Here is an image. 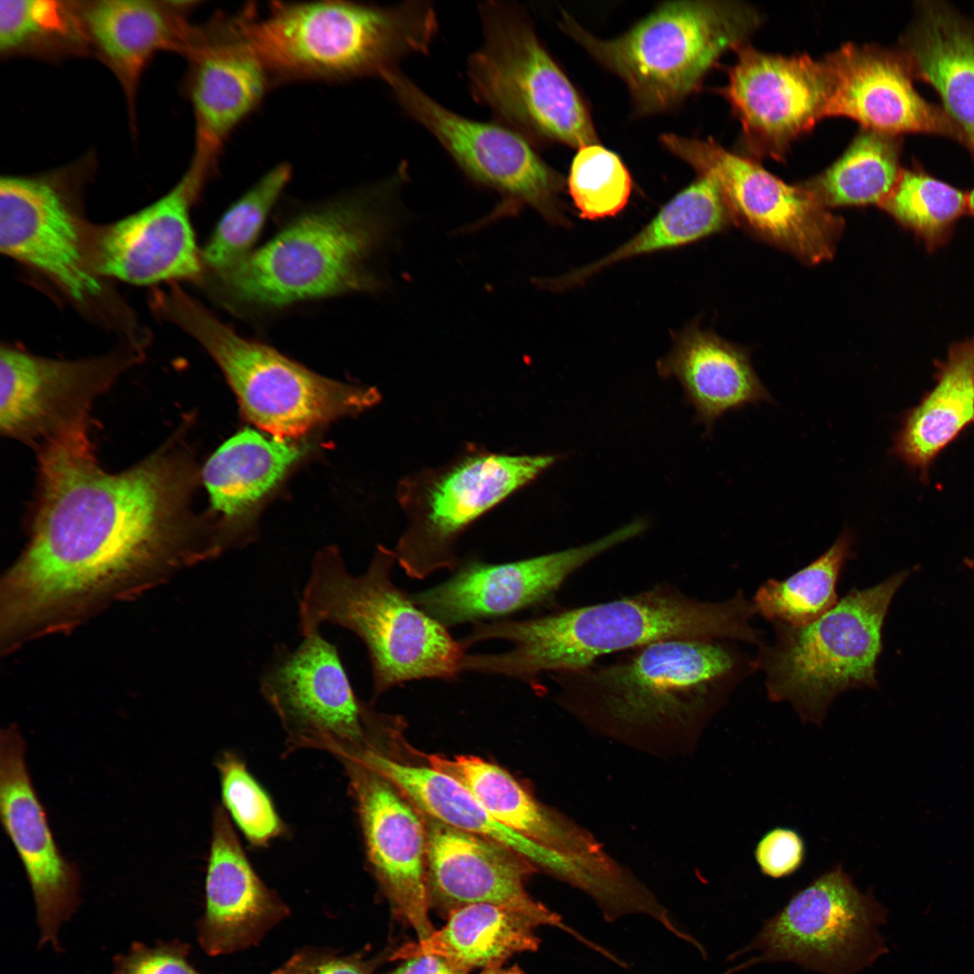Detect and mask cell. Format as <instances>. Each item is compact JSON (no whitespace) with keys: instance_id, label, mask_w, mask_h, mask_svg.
Instances as JSON below:
<instances>
[{"instance_id":"cell-1","label":"cell","mask_w":974,"mask_h":974,"mask_svg":"<svg viewBox=\"0 0 974 974\" xmlns=\"http://www.w3.org/2000/svg\"><path fill=\"white\" fill-rule=\"evenodd\" d=\"M38 457L29 540L1 582L3 652L223 552L217 528L190 511L198 472L173 438L115 473L96 459L87 427Z\"/></svg>"},{"instance_id":"cell-2","label":"cell","mask_w":974,"mask_h":974,"mask_svg":"<svg viewBox=\"0 0 974 974\" xmlns=\"http://www.w3.org/2000/svg\"><path fill=\"white\" fill-rule=\"evenodd\" d=\"M752 602L738 592L724 601L692 597L662 583L636 594L565 608L524 620L473 623L461 640L467 647L490 639L510 642L506 651L467 654L464 671L534 682L541 674L584 667L599 657L672 639L740 640L758 645L750 625Z\"/></svg>"},{"instance_id":"cell-3","label":"cell","mask_w":974,"mask_h":974,"mask_svg":"<svg viewBox=\"0 0 974 974\" xmlns=\"http://www.w3.org/2000/svg\"><path fill=\"white\" fill-rule=\"evenodd\" d=\"M274 84L378 77L426 55L438 32L427 1L377 5L348 1L252 4L224 16Z\"/></svg>"},{"instance_id":"cell-4","label":"cell","mask_w":974,"mask_h":974,"mask_svg":"<svg viewBox=\"0 0 974 974\" xmlns=\"http://www.w3.org/2000/svg\"><path fill=\"white\" fill-rule=\"evenodd\" d=\"M730 640L672 639L608 664L549 674L559 702L581 718L627 731L700 727L743 677L746 663Z\"/></svg>"},{"instance_id":"cell-5","label":"cell","mask_w":974,"mask_h":974,"mask_svg":"<svg viewBox=\"0 0 974 974\" xmlns=\"http://www.w3.org/2000/svg\"><path fill=\"white\" fill-rule=\"evenodd\" d=\"M408 179L403 161L371 188L300 216L268 244L214 273L218 286L233 300L265 308L378 289L381 280L366 263L391 234L392 208Z\"/></svg>"},{"instance_id":"cell-6","label":"cell","mask_w":974,"mask_h":974,"mask_svg":"<svg viewBox=\"0 0 974 974\" xmlns=\"http://www.w3.org/2000/svg\"><path fill=\"white\" fill-rule=\"evenodd\" d=\"M396 561L393 550L379 546L367 570L356 575L337 547H326L312 560L299 604L302 637L330 623L363 642L373 698L409 681L455 680L467 649L393 583Z\"/></svg>"},{"instance_id":"cell-7","label":"cell","mask_w":974,"mask_h":974,"mask_svg":"<svg viewBox=\"0 0 974 974\" xmlns=\"http://www.w3.org/2000/svg\"><path fill=\"white\" fill-rule=\"evenodd\" d=\"M914 569L850 590L807 625L773 623V641H761L752 660L765 675L768 699L788 703L802 721L821 726L840 694L876 688L884 621L895 594Z\"/></svg>"},{"instance_id":"cell-8","label":"cell","mask_w":974,"mask_h":974,"mask_svg":"<svg viewBox=\"0 0 974 974\" xmlns=\"http://www.w3.org/2000/svg\"><path fill=\"white\" fill-rule=\"evenodd\" d=\"M153 309L196 339L216 361L252 423L271 436L298 437L377 403L374 388L319 375L275 349L242 337L177 286L159 292Z\"/></svg>"},{"instance_id":"cell-9","label":"cell","mask_w":974,"mask_h":974,"mask_svg":"<svg viewBox=\"0 0 974 974\" xmlns=\"http://www.w3.org/2000/svg\"><path fill=\"white\" fill-rule=\"evenodd\" d=\"M751 7L729 1L668 2L613 39H601L564 14L563 29L627 85L641 114L664 111L693 92L729 49L758 26Z\"/></svg>"},{"instance_id":"cell-10","label":"cell","mask_w":974,"mask_h":974,"mask_svg":"<svg viewBox=\"0 0 974 974\" xmlns=\"http://www.w3.org/2000/svg\"><path fill=\"white\" fill-rule=\"evenodd\" d=\"M477 10L482 43L466 65L473 100L532 144L598 143L587 107L541 43L525 9L514 2L485 1Z\"/></svg>"},{"instance_id":"cell-11","label":"cell","mask_w":974,"mask_h":974,"mask_svg":"<svg viewBox=\"0 0 974 974\" xmlns=\"http://www.w3.org/2000/svg\"><path fill=\"white\" fill-rule=\"evenodd\" d=\"M556 460L550 455H513L468 446L446 465L403 478L398 501L408 526L393 549L397 562L414 579L454 571L462 533Z\"/></svg>"},{"instance_id":"cell-12","label":"cell","mask_w":974,"mask_h":974,"mask_svg":"<svg viewBox=\"0 0 974 974\" xmlns=\"http://www.w3.org/2000/svg\"><path fill=\"white\" fill-rule=\"evenodd\" d=\"M884 908L838 864L795 893L734 957L750 958L733 974L767 962H792L822 974H856L885 951Z\"/></svg>"},{"instance_id":"cell-13","label":"cell","mask_w":974,"mask_h":974,"mask_svg":"<svg viewBox=\"0 0 974 974\" xmlns=\"http://www.w3.org/2000/svg\"><path fill=\"white\" fill-rule=\"evenodd\" d=\"M260 692L286 735V752L317 749L341 762L379 750L387 720L355 694L336 647L317 631L294 649L280 647Z\"/></svg>"},{"instance_id":"cell-14","label":"cell","mask_w":974,"mask_h":974,"mask_svg":"<svg viewBox=\"0 0 974 974\" xmlns=\"http://www.w3.org/2000/svg\"><path fill=\"white\" fill-rule=\"evenodd\" d=\"M381 79L405 114L433 135L469 180L500 195L492 217L529 207L547 220L560 222L564 179L528 139L495 121H476L451 111L398 68Z\"/></svg>"},{"instance_id":"cell-15","label":"cell","mask_w":974,"mask_h":974,"mask_svg":"<svg viewBox=\"0 0 974 974\" xmlns=\"http://www.w3.org/2000/svg\"><path fill=\"white\" fill-rule=\"evenodd\" d=\"M661 141L698 175L712 177L732 218L759 237L808 263L832 256L842 222L804 185H789L712 139L667 133Z\"/></svg>"},{"instance_id":"cell-16","label":"cell","mask_w":974,"mask_h":974,"mask_svg":"<svg viewBox=\"0 0 974 974\" xmlns=\"http://www.w3.org/2000/svg\"><path fill=\"white\" fill-rule=\"evenodd\" d=\"M135 350L57 360L2 345L0 430L36 446L87 427L95 400L136 361Z\"/></svg>"},{"instance_id":"cell-17","label":"cell","mask_w":974,"mask_h":974,"mask_svg":"<svg viewBox=\"0 0 974 974\" xmlns=\"http://www.w3.org/2000/svg\"><path fill=\"white\" fill-rule=\"evenodd\" d=\"M646 528L644 520H634L587 544L518 561L491 564L468 559L445 582L410 595L446 628L501 620L547 602L579 569Z\"/></svg>"},{"instance_id":"cell-18","label":"cell","mask_w":974,"mask_h":974,"mask_svg":"<svg viewBox=\"0 0 974 974\" xmlns=\"http://www.w3.org/2000/svg\"><path fill=\"white\" fill-rule=\"evenodd\" d=\"M65 182L53 176L0 179V251L88 307L105 288L89 256V230Z\"/></svg>"},{"instance_id":"cell-19","label":"cell","mask_w":974,"mask_h":974,"mask_svg":"<svg viewBox=\"0 0 974 974\" xmlns=\"http://www.w3.org/2000/svg\"><path fill=\"white\" fill-rule=\"evenodd\" d=\"M721 89L757 155L784 157L797 137L825 117L830 80L823 60L782 56L742 43Z\"/></svg>"},{"instance_id":"cell-20","label":"cell","mask_w":974,"mask_h":974,"mask_svg":"<svg viewBox=\"0 0 974 974\" xmlns=\"http://www.w3.org/2000/svg\"><path fill=\"white\" fill-rule=\"evenodd\" d=\"M354 801L368 863L395 914L418 940L434 932L428 915L427 827L416 807L386 778L342 761Z\"/></svg>"},{"instance_id":"cell-21","label":"cell","mask_w":974,"mask_h":974,"mask_svg":"<svg viewBox=\"0 0 974 974\" xmlns=\"http://www.w3.org/2000/svg\"><path fill=\"white\" fill-rule=\"evenodd\" d=\"M207 180L188 169L164 196L114 224L89 231L96 273L134 285L194 280L202 262L190 208Z\"/></svg>"},{"instance_id":"cell-22","label":"cell","mask_w":974,"mask_h":974,"mask_svg":"<svg viewBox=\"0 0 974 974\" xmlns=\"http://www.w3.org/2000/svg\"><path fill=\"white\" fill-rule=\"evenodd\" d=\"M822 60L830 80L825 117H849L891 135L926 133L960 142L942 106L915 89L911 64L899 48L848 43Z\"/></svg>"},{"instance_id":"cell-23","label":"cell","mask_w":974,"mask_h":974,"mask_svg":"<svg viewBox=\"0 0 974 974\" xmlns=\"http://www.w3.org/2000/svg\"><path fill=\"white\" fill-rule=\"evenodd\" d=\"M25 743L15 724L0 734V816L30 883L40 945L59 950L58 933L79 904L78 868L60 852L25 762Z\"/></svg>"},{"instance_id":"cell-24","label":"cell","mask_w":974,"mask_h":974,"mask_svg":"<svg viewBox=\"0 0 974 974\" xmlns=\"http://www.w3.org/2000/svg\"><path fill=\"white\" fill-rule=\"evenodd\" d=\"M184 57L188 62L187 93L195 123L188 168L208 180L227 140L273 83L262 61L219 16L198 27Z\"/></svg>"},{"instance_id":"cell-25","label":"cell","mask_w":974,"mask_h":974,"mask_svg":"<svg viewBox=\"0 0 974 974\" xmlns=\"http://www.w3.org/2000/svg\"><path fill=\"white\" fill-rule=\"evenodd\" d=\"M426 827L427 884L445 907L495 905L537 926L558 927L585 942L527 893L524 880L531 864L526 859L501 844L432 819Z\"/></svg>"},{"instance_id":"cell-26","label":"cell","mask_w":974,"mask_h":974,"mask_svg":"<svg viewBox=\"0 0 974 974\" xmlns=\"http://www.w3.org/2000/svg\"><path fill=\"white\" fill-rule=\"evenodd\" d=\"M205 878V910L197 923L198 941L209 956L228 955L258 945L289 914V906L262 880L217 804Z\"/></svg>"},{"instance_id":"cell-27","label":"cell","mask_w":974,"mask_h":974,"mask_svg":"<svg viewBox=\"0 0 974 974\" xmlns=\"http://www.w3.org/2000/svg\"><path fill=\"white\" fill-rule=\"evenodd\" d=\"M90 51L114 72L131 111L146 67L160 51L183 56L198 26L195 1L101 0L79 2Z\"/></svg>"},{"instance_id":"cell-28","label":"cell","mask_w":974,"mask_h":974,"mask_svg":"<svg viewBox=\"0 0 974 974\" xmlns=\"http://www.w3.org/2000/svg\"><path fill=\"white\" fill-rule=\"evenodd\" d=\"M356 762L386 778L427 818L501 844L569 883L582 874V859L503 825L460 782L441 771L402 764L374 750L366 751Z\"/></svg>"},{"instance_id":"cell-29","label":"cell","mask_w":974,"mask_h":974,"mask_svg":"<svg viewBox=\"0 0 974 974\" xmlns=\"http://www.w3.org/2000/svg\"><path fill=\"white\" fill-rule=\"evenodd\" d=\"M899 49L915 79L931 85L974 155V17L940 1L916 4Z\"/></svg>"},{"instance_id":"cell-30","label":"cell","mask_w":974,"mask_h":974,"mask_svg":"<svg viewBox=\"0 0 974 974\" xmlns=\"http://www.w3.org/2000/svg\"><path fill=\"white\" fill-rule=\"evenodd\" d=\"M304 455V446L245 428L227 439L202 470L225 550L246 543L262 501Z\"/></svg>"},{"instance_id":"cell-31","label":"cell","mask_w":974,"mask_h":974,"mask_svg":"<svg viewBox=\"0 0 974 974\" xmlns=\"http://www.w3.org/2000/svg\"><path fill=\"white\" fill-rule=\"evenodd\" d=\"M658 371L680 382L696 419L709 433L730 411L774 402L745 350L697 326L678 335Z\"/></svg>"},{"instance_id":"cell-32","label":"cell","mask_w":974,"mask_h":974,"mask_svg":"<svg viewBox=\"0 0 974 974\" xmlns=\"http://www.w3.org/2000/svg\"><path fill=\"white\" fill-rule=\"evenodd\" d=\"M935 368L933 388L903 415L889 451L923 482L941 451L974 422V336L951 345Z\"/></svg>"},{"instance_id":"cell-33","label":"cell","mask_w":974,"mask_h":974,"mask_svg":"<svg viewBox=\"0 0 974 974\" xmlns=\"http://www.w3.org/2000/svg\"><path fill=\"white\" fill-rule=\"evenodd\" d=\"M538 927L528 918L491 904H472L449 912L446 923L428 938L406 943L391 959L437 955L467 969L495 968L512 955L535 951Z\"/></svg>"},{"instance_id":"cell-34","label":"cell","mask_w":974,"mask_h":974,"mask_svg":"<svg viewBox=\"0 0 974 974\" xmlns=\"http://www.w3.org/2000/svg\"><path fill=\"white\" fill-rule=\"evenodd\" d=\"M731 219L717 181L709 175H698L637 234L613 252L583 268L555 280L540 281V284L550 289L578 284L619 262L701 240L724 229Z\"/></svg>"},{"instance_id":"cell-35","label":"cell","mask_w":974,"mask_h":974,"mask_svg":"<svg viewBox=\"0 0 974 974\" xmlns=\"http://www.w3.org/2000/svg\"><path fill=\"white\" fill-rule=\"evenodd\" d=\"M427 760L460 782L503 825L544 845L565 849L564 828L501 767L474 756L430 755Z\"/></svg>"},{"instance_id":"cell-36","label":"cell","mask_w":974,"mask_h":974,"mask_svg":"<svg viewBox=\"0 0 974 974\" xmlns=\"http://www.w3.org/2000/svg\"><path fill=\"white\" fill-rule=\"evenodd\" d=\"M901 148L900 136L863 129L833 164L804 186L827 208L880 206L902 170Z\"/></svg>"},{"instance_id":"cell-37","label":"cell","mask_w":974,"mask_h":974,"mask_svg":"<svg viewBox=\"0 0 974 974\" xmlns=\"http://www.w3.org/2000/svg\"><path fill=\"white\" fill-rule=\"evenodd\" d=\"M854 537L843 529L819 557L784 580L769 579L757 590L751 602L756 613L773 623L807 625L838 602V579L852 556Z\"/></svg>"},{"instance_id":"cell-38","label":"cell","mask_w":974,"mask_h":974,"mask_svg":"<svg viewBox=\"0 0 974 974\" xmlns=\"http://www.w3.org/2000/svg\"><path fill=\"white\" fill-rule=\"evenodd\" d=\"M0 51L7 56H60L90 51L80 3L2 0Z\"/></svg>"},{"instance_id":"cell-39","label":"cell","mask_w":974,"mask_h":974,"mask_svg":"<svg viewBox=\"0 0 974 974\" xmlns=\"http://www.w3.org/2000/svg\"><path fill=\"white\" fill-rule=\"evenodd\" d=\"M879 207L932 253L951 240L957 222L968 213V199L967 193L914 167L901 170Z\"/></svg>"},{"instance_id":"cell-40","label":"cell","mask_w":974,"mask_h":974,"mask_svg":"<svg viewBox=\"0 0 974 974\" xmlns=\"http://www.w3.org/2000/svg\"><path fill=\"white\" fill-rule=\"evenodd\" d=\"M291 174L288 162L274 166L231 206L200 253L203 267L217 273L251 253L252 245Z\"/></svg>"},{"instance_id":"cell-41","label":"cell","mask_w":974,"mask_h":974,"mask_svg":"<svg viewBox=\"0 0 974 974\" xmlns=\"http://www.w3.org/2000/svg\"><path fill=\"white\" fill-rule=\"evenodd\" d=\"M567 188L581 217L595 220L614 216L626 207L632 180L615 152L593 143L578 148Z\"/></svg>"},{"instance_id":"cell-42","label":"cell","mask_w":974,"mask_h":974,"mask_svg":"<svg viewBox=\"0 0 974 974\" xmlns=\"http://www.w3.org/2000/svg\"><path fill=\"white\" fill-rule=\"evenodd\" d=\"M222 806L248 842L267 847L286 832L285 824L264 788L235 752L224 751L216 758Z\"/></svg>"},{"instance_id":"cell-43","label":"cell","mask_w":974,"mask_h":974,"mask_svg":"<svg viewBox=\"0 0 974 974\" xmlns=\"http://www.w3.org/2000/svg\"><path fill=\"white\" fill-rule=\"evenodd\" d=\"M189 952L190 945L179 940L153 946L134 942L114 959L111 974H201L189 962Z\"/></svg>"},{"instance_id":"cell-44","label":"cell","mask_w":974,"mask_h":974,"mask_svg":"<svg viewBox=\"0 0 974 974\" xmlns=\"http://www.w3.org/2000/svg\"><path fill=\"white\" fill-rule=\"evenodd\" d=\"M805 842L795 829L777 826L768 830L757 842L754 859L760 872L771 878L795 873L805 859Z\"/></svg>"},{"instance_id":"cell-45","label":"cell","mask_w":974,"mask_h":974,"mask_svg":"<svg viewBox=\"0 0 974 974\" xmlns=\"http://www.w3.org/2000/svg\"><path fill=\"white\" fill-rule=\"evenodd\" d=\"M372 967L360 955L307 946L294 952L271 974H372Z\"/></svg>"},{"instance_id":"cell-46","label":"cell","mask_w":974,"mask_h":974,"mask_svg":"<svg viewBox=\"0 0 974 974\" xmlns=\"http://www.w3.org/2000/svg\"><path fill=\"white\" fill-rule=\"evenodd\" d=\"M468 969L446 958L427 954L405 960L391 974H467Z\"/></svg>"},{"instance_id":"cell-47","label":"cell","mask_w":974,"mask_h":974,"mask_svg":"<svg viewBox=\"0 0 974 974\" xmlns=\"http://www.w3.org/2000/svg\"><path fill=\"white\" fill-rule=\"evenodd\" d=\"M480 974H524V972L518 966H513L510 968L495 967L484 969Z\"/></svg>"},{"instance_id":"cell-48","label":"cell","mask_w":974,"mask_h":974,"mask_svg":"<svg viewBox=\"0 0 974 974\" xmlns=\"http://www.w3.org/2000/svg\"><path fill=\"white\" fill-rule=\"evenodd\" d=\"M968 213L974 216V188L967 193Z\"/></svg>"},{"instance_id":"cell-49","label":"cell","mask_w":974,"mask_h":974,"mask_svg":"<svg viewBox=\"0 0 974 974\" xmlns=\"http://www.w3.org/2000/svg\"><path fill=\"white\" fill-rule=\"evenodd\" d=\"M970 569L974 570V559H967L965 563Z\"/></svg>"}]
</instances>
